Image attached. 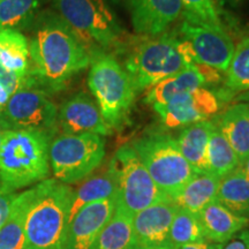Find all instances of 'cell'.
<instances>
[{
	"label": "cell",
	"instance_id": "cell-32",
	"mask_svg": "<svg viewBox=\"0 0 249 249\" xmlns=\"http://www.w3.org/2000/svg\"><path fill=\"white\" fill-rule=\"evenodd\" d=\"M18 194L14 191L5 188L0 183V230L7 220L12 204H13Z\"/></svg>",
	"mask_w": 249,
	"mask_h": 249
},
{
	"label": "cell",
	"instance_id": "cell-15",
	"mask_svg": "<svg viewBox=\"0 0 249 249\" xmlns=\"http://www.w3.org/2000/svg\"><path fill=\"white\" fill-rule=\"evenodd\" d=\"M57 124L62 134H98L105 136L112 129L105 123L96 102L86 92L71 96L61 105L58 111Z\"/></svg>",
	"mask_w": 249,
	"mask_h": 249
},
{
	"label": "cell",
	"instance_id": "cell-21",
	"mask_svg": "<svg viewBox=\"0 0 249 249\" xmlns=\"http://www.w3.org/2000/svg\"><path fill=\"white\" fill-rule=\"evenodd\" d=\"M213 127V121L211 120L188 124L177 140L182 156L196 173L208 172L207 150Z\"/></svg>",
	"mask_w": 249,
	"mask_h": 249
},
{
	"label": "cell",
	"instance_id": "cell-38",
	"mask_svg": "<svg viewBox=\"0 0 249 249\" xmlns=\"http://www.w3.org/2000/svg\"><path fill=\"white\" fill-rule=\"evenodd\" d=\"M240 167L242 169V171H244L246 176H247V178L249 179V156L246 160H244L240 163Z\"/></svg>",
	"mask_w": 249,
	"mask_h": 249
},
{
	"label": "cell",
	"instance_id": "cell-42",
	"mask_svg": "<svg viewBox=\"0 0 249 249\" xmlns=\"http://www.w3.org/2000/svg\"><path fill=\"white\" fill-rule=\"evenodd\" d=\"M1 1H4V0H0V2H1Z\"/></svg>",
	"mask_w": 249,
	"mask_h": 249
},
{
	"label": "cell",
	"instance_id": "cell-36",
	"mask_svg": "<svg viewBox=\"0 0 249 249\" xmlns=\"http://www.w3.org/2000/svg\"><path fill=\"white\" fill-rule=\"evenodd\" d=\"M11 96H12L11 92L5 88L4 85L0 83V112L4 110L6 104H7L9 98H11Z\"/></svg>",
	"mask_w": 249,
	"mask_h": 249
},
{
	"label": "cell",
	"instance_id": "cell-13",
	"mask_svg": "<svg viewBox=\"0 0 249 249\" xmlns=\"http://www.w3.org/2000/svg\"><path fill=\"white\" fill-rule=\"evenodd\" d=\"M118 195L87 204L68 223L64 249H91L117 209Z\"/></svg>",
	"mask_w": 249,
	"mask_h": 249
},
{
	"label": "cell",
	"instance_id": "cell-11",
	"mask_svg": "<svg viewBox=\"0 0 249 249\" xmlns=\"http://www.w3.org/2000/svg\"><path fill=\"white\" fill-rule=\"evenodd\" d=\"M181 38L188 44L193 62L226 73L235 45L225 29H214L183 20L180 27Z\"/></svg>",
	"mask_w": 249,
	"mask_h": 249
},
{
	"label": "cell",
	"instance_id": "cell-8",
	"mask_svg": "<svg viewBox=\"0 0 249 249\" xmlns=\"http://www.w3.org/2000/svg\"><path fill=\"white\" fill-rule=\"evenodd\" d=\"M50 167L59 182L82 181L98 169L105 157V140L92 133L61 134L50 144Z\"/></svg>",
	"mask_w": 249,
	"mask_h": 249
},
{
	"label": "cell",
	"instance_id": "cell-3",
	"mask_svg": "<svg viewBox=\"0 0 249 249\" xmlns=\"http://www.w3.org/2000/svg\"><path fill=\"white\" fill-rule=\"evenodd\" d=\"M73 192L55 179L37 183L24 223L23 249H64Z\"/></svg>",
	"mask_w": 249,
	"mask_h": 249
},
{
	"label": "cell",
	"instance_id": "cell-22",
	"mask_svg": "<svg viewBox=\"0 0 249 249\" xmlns=\"http://www.w3.org/2000/svg\"><path fill=\"white\" fill-rule=\"evenodd\" d=\"M118 195V182L116 174L110 166L101 173L89 176L73 192L68 223L81 208L93 202L107 200Z\"/></svg>",
	"mask_w": 249,
	"mask_h": 249
},
{
	"label": "cell",
	"instance_id": "cell-27",
	"mask_svg": "<svg viewBox=\"0 0 249 249\" xmlns=\"http://www.w3.org/2000/svg\"><path fill=\"white\" fill-rule=\"evenodd\" d=\"M42 0H4L0 2V30L22 33L38 17Z\"/></svg>",
	"mask_w": 249,
	"mask_h": 249
},
{
	"label": "cell",
	"instance_id": "cell-14",
	"mask_svg": "<svg viewBox=\"0 0 249 249\" xmlns=\"http://www.w3.org/2000/svg\"><path fill=\"white\" fill-rule=\"evenodd\" d=\"M178 209L172 200H167L134 214L133 231L136 247L170 249V229Z\"/></svg>",
	"mask_w": 249,
	"mask_h": 249
},
{
	"label": "cell",
	"instance_id": "cell-17",
	"mask_svg": "<svg viewBox=\"0 0 249 249\" xmlns=\"http://www.w3.org/2000/svg\"><path fill=\"white\" fill-rule=\"evenodd\" d=\"M0 67L28 87L38 86L31 70L28 38L20 31L0 30Z\"/></svg>",
	"mask_w": 249,
	"mask_h": 249
},
{
	"label": "cell",
	"instance_id": "cell-4",
	"mask_svg": "<svg viewBox=\"0 0 249 249\" xmlns=\"http://www.w3.org/2000/svg\"><path fill=\"white\" fill-rule=\"evenodd\" d=\"M88 86L105 123L120 129L128 119L136 93L132 80L111 52L91 54Z\"/></svg>",
	"mask_w": 249,
	"mask_h": 249
},
{
	"label": "cell",
	"instance_id": "cell-5",
	"mask_svg": "<svg viewBox=\"0 0 249 249\" xmlns=\"http://www.w3.org/2000/svg\"><path fill=\"white\" fill-rule=\"evenodd\" d=\"M53 6L90 55L123 45L124 31L103 0H53Z\"/></svg>",
	"mask_w": 249,
	"mask_h": 249
},
{
	"label": "cell",
	"instance_id": "cell-41",
	"mask_svg": "<svg viewBox=\"0 0 249 249\" xmlns=\"http://www.w3.org/2000/svg\"><path fill=\"white\" fill-rule=\"evenodd\" d=\"M135 249H144V248H140V247H136Z\"/></svg>",
	"mask_w": 249,
	"mask_h": 249
},
{
	"label": "cell",
	"instance_id": "cell-6",
	"mask_svg": "<svg viewBox=\"0 0 249 249\" xmlns=\"http://www.w3.org/2000/svg\"><path fill=\"white\" fill-rule=\"evenodd\" d=\"M187 67L188 64L179 51L178 37L165 33L141 40L129 52L124 66L138 92Z\"/></svg>",
	"mask_w": 249,
	"mask_h": 249
},
{
	"label": "cell",
	"instance_id": "cell-2",
	"mask_svg": "<svg viewBox=\"0 0 249 249\" xmlns=\"http://www.w3.org/2000/svg\"><path fill=\"white\" fill-rule=\"evenodd\" d=\"M53 135L39 130H4L0 148V183L11 191L48 179Z\"/></svg>",
	"mask_w": 249,
	"mask_h": 249
},
{
	"label": "cell",
	"instance_id": "cell-26",
	"mask_svg": "<svg viewBox=\"0 0 249 249\" xmlns=\"http://www.w3.org/2000/svg\"><path fill=\"white\" fill-rule=\"evenodd\" d=\"M133 216L117 204V209L108 223L93 242L91 249H135Z\"/></svg>",
	"mask_w": 249,
	"mask_h": 249
},
{
	"label": "cell",
	"instance_id": "cell-25",
	"mask_svg": "<svg viewBox=\"0 0 249 249\" xmlns=\"http://www.w3.org/2000/svg\"><path fill=\"white\" fill-rule=\"evenodd\" d=\"M216 201L231 213L249 218V179L240 165L219 179Z\"/></svg>",
	"mask_w": 249,
	"mask_h": 249
},
{
	"label": "cell",
	"instance_id": "cell-35",
	"mask_svg": "<svg viewBox=\"0 0 249 249\" xmlns=\"http://www.w3.org/2000/svg\"><path fill=\"white\" fill-rule=\"evenodd\" d=\"M171 249H216V244L205 240L201 242H195V244L178 246V247H173Z\"/></svg>",
	"mask_w": 249,
	"mask_h": 249
},
{
	"label": "cell",
	"instance_id": "cell-24",
	"mask_svg": "<svg viewBox=\"0 0 249 249\" xmlns=\"http://www.w3.org/2000/svg\"><path fill=\"white\" fill-rule=\"evenodd\" d=\"M37 194V185L18 194L9 216L0 230V249H23L24 223L31 202Z\"/></svg>",
	"mask_w": 249,
	"mask_h": 249
},
{
	"label": "cell",
	"instance_id": "cell-19",
	"mask_svg": "<svg viewBox=\"0 0 249 249\" xmlns=\"http://www.w3.org/2000/svg\"><path fill=\"white\" fill-rule=\"evenodd\" d=\"M219 179L213 173H196L171 200L179 209L197 216L211 202L216 201Z\"/></svg>",
	"mask_w": 249,
	"mask_h": 249
},
{
	"label": "cell",
	"instance_id": "cell-31",
	"mask_svg": "<svg viewBox=\"0 0 249 249\" xmlns=\"http://www.w3.org/2000/svg\"><path fill=\"white\" fill-rule=\"evenodd\" d=\"M183 20L214 29H225L216 0H180Z\"/></svg>",
	"mask_w": 249,
	"mask_h": 249
},
{
	"label": "cell",
	"instance_id": "cell-37",
	"mask_svg": "<svg viewBox=\"0 0 249 249\" xmlns=\"http://www.w3.org/2000/svg\"><path fill=\"white\" fill-rule=\"evenodd\" d=\"M242 0H216L217 5L218 6H232V7H235V6H238Z\"/></svg>",
	"mask_w": 249,
	"mask_h": 249
},
{
	"label": "cell",
	"instance_id": "cell-9",
	"mask_svg": "<svg viewBox=\"0 0 249 249\" xmlns=\"http://www.w3.org/2000/svg\"><path fill=\"white\" fill-rule=\"evenodd\" d=\"M108 166L117 178L118 205L130 216L156 203L171 200L158 188L132 145L118 149Z\"/></svg>",
	"mask_w": 249,
	"mask_h": 249
},
{
	"label": "cell",
	"instance_id": "cell-30",
	"mask_svg": "<svg viewBox=\"0 0 249 249\" xmlns=\"http://www.w3.org/2000/svg\"><path fill=\"white\" fill-rule=\"evenodd\" d=\"M225 86L231 92L249 90V36L235 46L226 71Z\"/></svg>",
	"mask_w": 249,
	"mask_h": 249
},
{
	"label": "cell",
	"instance_id": "cell-10",
	"mask_svg": "<svg viewBox=\"0 0 249 249\" xmlns=\"http://www.w3.org/2000/svg\"><path fill=\"white\" fill-rule=\"evenodd\" d=\"M58 108L48 92L38 86L24 87L11 96L0 112L2 130H39L54 135Z\"/></svg>",
	"mask_w": 249,
	"mask_h": 249
},
{
	"label": "cell",
	"instance_id": "cell-12",
	"mask_svg": "<svg viewBox=\"0 0 249 249\" xmlns=\"http://www.w3.org/2000/svg\"><path fill=\"white\" fill-rule=\"evenodd\" d=\"M154 110L165 126L176 128L208 120L219 110V101L213 91L203 87L177 96L166 104L154 107Z\"/></svg>",
	"mask_w": 249,
	"mask_h": 249
},
{
	"label": "cell",
	"instance_id": "cell-34",
	"mask_svg": "<svg viewBox=\"0 0 249 249\" xmlns=\"http://www.w3.org/2000/svg\"><path fill=\"white\" fill-rule=\"evenodd\" d=\"M0 83L5 86V88L11 92V95H13L15 91H18V89L24 88V87H28L24 85L23 82H21L20 80L15 79V77L8 75L7 73H5L2 71V68L0 67ZM33 87V86H31Z\"/></svg>",
	"mask_w": 249,
	"mask_h": 249
},
{
	"label": "cell",
	"instance_id": "cell-16",
	"mask_svg": "<svg viewBox=\"0 0 249 249\" xmlns=\"http://www.w3.org/2000/svg\"><path fill=\"white\" fill-rule=\"evenodd\" d=\"M134 30L144 36H158L182 15L180 0H128Z\"/></svg>",
	"mask_w": 249,
	"mask_h": 249
},
{
	"label": "cell",
	"instance_id": "cell-7",
	"mask_svg": "<svg viewBox=\"0 0 249 249\" xmlns=\"http://www.w3.org/2000/svg\"><path fill=\"white\" fill-rule=\"evenodd\" d=\"M130 145L158 188L170 198L196 174L182 156L177 140L169 135L150 134Z\"/></svg>",
	"mask_w": 249,
	"mask_h": 249
},
{
	"label": "cell",
	"instance_id": "cell-39",
	"mask_svg": "<svg viewBox=\"0 0 249 249\" xmlns=\"http://www.w3.org/2000/svg\"><path fill=\"white\" fill-rule=\"evenodd\" d=\"M2 132H4V130L0 128V148H1V142H2Z\"/></svg>",
	"mask_w": 249,
	"mask_h": 249
},
{
	"label": "cell",
	"instance_id": "cell-1",
	"mask_svg": "<svg viewBox=\"0 0 249 249\" xmlns=\"http://www.w3.org/2000/svg\"><path fill=\"white\" fill-rule=\"evenodd\" d=\"M30 28L31 70L38 87L59 91L90 66L89 51L57 13L42 12Z\"/></svg>",
	"mask_w": 249,
	"mask_h": 249
},
{
	"label": "cell",
	"instance_id": "cell-23",
	"mask_svg": "<svg viewBox=\"0 0 249 249\" xmlns=\"http://www.w3.org/2000/svg\"><path fill=\"white\" fill-rule=\"evenodd\" d=\"M204 85L203 76L196 70L194 65H191L183 71L166 77L149 89L145 96V102L151 104L152 107L166 104L177 96L193 91L195 89L203 88Z\"/></svg>",
	"mask_w": 249,
	"mask_h": 249
},
{
	"label": "cell",
	"instance_id": "cell-18",
	"mask_svg": "<svg viewBox=\"0 0 249 249\" xmlns=\"http://www.w3.org/2000/svg\"><path fill=\"white\" fill-rule=\"evenodd\" d=\"M205 240L213 244H223L234 236L249 224V218L231 213L217 201L205 207L197 214Z\"/></svg>",
	"mask_w": 249,
	"mask_h": 249
},
{
	"label": "cell",
	"instance_id": "cell-20",
	"mask_svg": "<svg viewBox=\"0 0 249 249\" xmlns=\"http://www.w3.org/2000/svg\"><path fill=\"white\" fill-rule=\"evenodd\" d=\"M216 124L241 163L249 156V103L230 107Z\"/></svg>",
	"mask_w": 249,
	"mask_h": 249
},
{
	"label": "cell",
	"instance_id": "cell-29",
	"mask_svg": "<svg viewBox=\"0 0 249 249\" xmlns=\"http://www.w3.org/2000/svg\"><path fill=\"white\" fill-rule=\"evenodd\" d=\"M201 241H205V236L198 217L187 210L178 209L170 229V249Z\"/></svg>",
	"mask_w": 249,
	"mask_h": 249
},
{
	"label": "cell",
	"instance_id": "cell-33",
	"mask_svg": "<svg viewBox=\"0 0 249 249\" xmlns=\"http://www.w3.org/2000/svg\"><path fill=\"white\" fill-rule=\"evenodd\" d=\"M216 249H249V230H242L223 244H216Z\"/></svg>",
	"mask_w": 249,
	"mask_h": 249
},
{
	"label": "cell",
	"instance_id": "cell-40",
	"mask_svg": "<svg viewBox=\"0 0 249 249\" xmlns=\"http://www.w3.org/2000/svg\"><path fill=\"white\" fill-rule=\"evenodd\" d=\"M108 1H111L112 4H120V2L123 1V0H108Z\"/></svg>",
	"mask_w": 249,
	"mask_h": 249
},
{
	"label": "cell",
	"instance_id": "cell-28",
	"mask_svg": "<svg viewBox=\"0 0 249 249\" xmlns=\"http://www.w3.org/2000/svg\"><path fill=\"white\" fill-rule=\"evenodd\" d=\"M208 172L223 178L240 165L238 156L220 132L216 123H213L207 150Z\"/></svg>",
	"mask_w": 249,
	"mask_h": 249
}]
</instances>
